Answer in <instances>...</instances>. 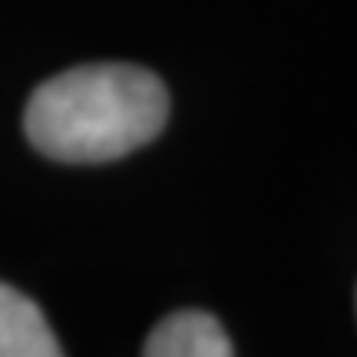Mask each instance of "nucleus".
I'll list each match as a JSON object with an SVG mask.
<instances>
[{
    "label": "nucleus",
    "mask_w": 357,
    "mask_h": 357,
    "mask_svg": "<svg viewBox=\"0 0 357 357\" xmlns=\"http://www.w3.org/2000/svg\"><path fill=\"white\" fill-rule=\"evenodd\" d=\"M142 357H235V351L215 314L185 307L155 324Z\"/></svg>",
    "instance_id": "obj_2"
},
{
    "label": "nucleus",
    "mask_w": 357,
    "mask_h": 357,
    "mask_svg": "<svg viewBox=\"0 0 357 357\" xmlns=\"http://www.w3.org/2000/svg\"><path fill=\"white\" fill-rule=\"evenodd\" d=\"M0 357H63L50 321L33 298L0 281Z\"/></svg>",
    "instance_id": "obj_3"
},
{
    "label": "nucleus",
    "mask_w": 357,
    "mask_h": 357,
    "mask_svg": "<svg viewBox=\"0 0 357 357\" xmlns=\"http://www.w3.org/2000/svg\"><path fill=\"white\" fill-rule=\"evenodd\" d=\"M169 119V89L153 70L86 63L33 89L24 113L30 146L56 162H113L153 142Z\"/></svg>",
    "instance_id": "obj_1"
}]
</instances>
